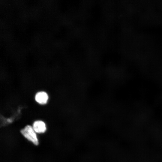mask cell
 I'll return each instance as SVG.
<instances>
[{
	"mask_svg": "<svg viewBox=\"0 0 162 162\" xmlns=\"http://www.w3.org/2000/svg\"><path fill=\"white\" fill-rule=\"evenodd\" d=\"M20 132L24 137L34 145H38V141L36 132L31 126L26 125L21 130Z\"/></svg>",
	"mask_w": 162,
	"mask_h": 162,
	"instance_id": "1",
	"label": "cell"
},
{
	"mask_svg": "<svg viewBox=\"0 0 162 162\" xmlns=\"http://www.w3.org/2000/svg\"><path fill=\"white\" fill-rule=\"evenodd\" d=\"M32 128L35 132L39 134L44 133L46 130L45 124L40 120L35 121L33 124Z\"/></svg>",
	"mask_w": 162,
	"mask_h": 162,
	"instance_id": "2",
	"label": "cell"
},
{
	"mask_svg": "<svg viewBox=\"0 0 162 162\" xmlns=\"http://www.w3.org/2000/svg\"><path fill=\"white\" fill-rule=\"evenodd\" d=\"M35 100L40 104L46 103L48 99L47 93L44 91L39 92L36 93L35 97Z\"/></svg>",
	"mask_w": 162,
	"mask_h": 162,
	"instance_id": "3",
	"label": "cell"
},
{
	"mask_svg": "<svg viewBox=\"0 0 162 162\" xmlns=\"http://www.w3.org/2000/svg\"><path fill=\"white\" fill-rule=\"evenodd\" d=\"M8 122H11V120L10 119H8Z\"/></svg>",
	"mask_w": 162,
	"mask_h": 162,
	"instance_id": "4",
	"label": "cell"
}]
</instances>
